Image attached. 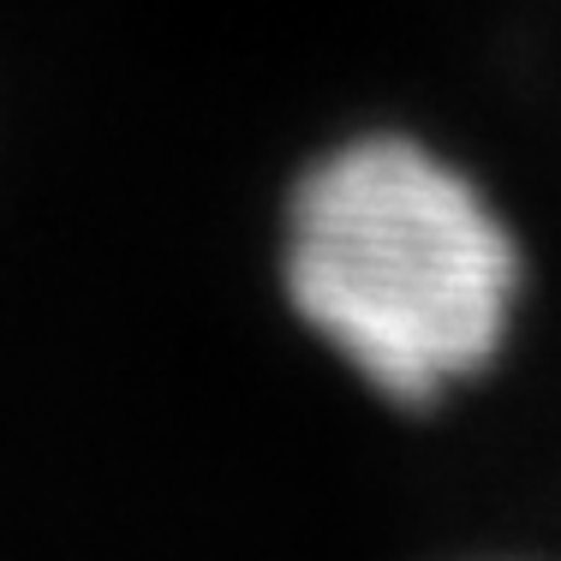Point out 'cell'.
<instances>
[{"label":"cell","instance_id":"cell-1","mask_svg":"<svg viewBox=\"0 0 561 561\" xmlns=\"http://www.w3.org/2000/svg\"><path fill=\"white\" fill-rule=\"evenodd\" d=\"M526 280L507 209L419 131L329 144L280 209L293 317L400 412L443 407L502 365Z\"/></svg>","mask_w":561,"mask_h":561}]
</instances>
